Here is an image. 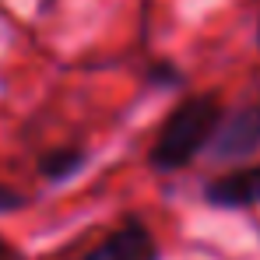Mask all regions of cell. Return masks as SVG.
<instances>
[{"label": "cell", "instance_id": "6da1fadb", "mask_svg": "<svg viewBox=\"0 0 260 260\" xmlns=\"http://www.w3.org/2000/svg\"><path fill=\"white\" fill-rule=\"evenodd\" d=\"M221 120H225V106L218 95H190L176 102L155 134V144L148 148V166L155 173L186 169L193 158L208 155Z\"/></svg>", "mask_w": 260, "mask_h": 260}, {"label": "cell", "instance_id": "7a4b0ae2", "mask_svg": "<svg viewBox=\"0 0 260 260\" xmlns=\"http://www.w3.org/2000/svg\"><path fill=\"white\" fill-rule=\"evenodd\" d=\"M257 151H260V91L243 99L239 106L225 109V120L218 127L208 155L218 166H236V162L253 158Z\"/></svg>", "mask_w": 260, "mask_h": 260}, {"label": "cell", "instance_id": "3957f363", "mask_svg": "<svg viewBox=\"0 0 260 260\" xmlns=\"http://www.w3.org/2000/svg\"><path fill=\"white\" fill-rule=\"evenodd\" d=\"M78 260H162L155 232L141 218H123Z\"/></svg>", "mask_w": 260, "mask_h": 260}, {"label": "cell", "instance_id": "277c9868", "mask_svg": "<svg viewBox=\"0 0 260 260\" xmlns=\"http://www.w3.org/2000/svg\"><path fill=\"white\" fill-rule=\"evenodd\" d=\"M204 204L218 208V211H246V208H260V162L221 173L204 183L201 190Z\"/></svg>", "mask_w": 260, "mask_h": 260}, {"label": "cell", "instance_id": "5b68a950", "mask_svg": "<svg viewBox=\"0 0 260 260\" xmlns=\"http://www.w3.org/2000/svg\"><path fill=\"white\" fill-rule=\"evenodd\" d=\"M88 166V151L78 144H60L53 151L39 155V176L46 183H67Z\"/></svg>", "mask_w": 260, "mask_h": 260}, {"label": "cell", "instance_id": "8992f818", "mask_svg": "<svg viewBox=\"0 0 260 260\" xmlns=\"http://www.w3.org/2000/svg\"><path fill=\"white\" fill-rule=\"evenodd\" d=\"M144 81L151 88H173V85H183V74L173 60H155L148 71H144Z\"/></svg>", "mask_w": 260, "mask_h": 260}, {"label": "cell", "instance_id": "52a82bcc", "mask_svg": "<svg viewBox=\"0 0 260 260\" xmlns=\"http://www.w3.org/2000/svg\"><path fill=\"white\" fill-rule=\"evenodd\" d=\"M32 201H28V193H21V190H14V186H7V183H0V215H14V211H25Z\"/></svg>", "mask_w": 260, "mask_h": 260}, {"label": "cell", "instance_id": "ba28073f", "mask_svg": "<svg viewBox=\"0 0 260 260\" xmlns=\"http://www.w3.org/2000/svg\"><path fill=\"white\" fill-rule=\"evenodd\" d=\"M0 260H21V253H18V250H14L4 236H0Z\"/></svg>", "mask_w": 260, "mask_h": 260}, {"label": "cell", "instance_id": "9c48e42d", "mask_svg": "<svg viewBox=\"0 0 260 260\" xmlns=\"http://www.w3.org/2000/svg\"><path fill=\"white\" fill-rule=\"evenodd\" d=\"M257 46H260V25H257Z\"/></svg>", "mask_w": 260, "mask_h": 260}]
</instances>
